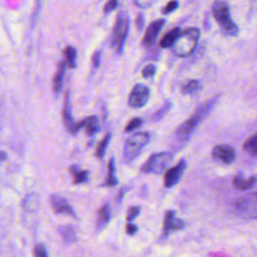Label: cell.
Here are the masks:
<instances>
[{
  "mask_svg": "<svg viewBox=\"0 0 257 257\" xmlns=\"http://www.w3.org/2000/svg\"><path fill=\"white\" fill-rule=\"evenodd\" d=\"M217 98L218 97L211 98L209 101L199 106L197 110L192 114V116L178 127L176 135L180 141L185 142L191 138L194 131L196 130L198 124L201 122V120L204 118V116L213 108V106L217 101Z\"/></svg>",
  "mask_w": 257,
  "mask_h": 257,
  "instance_id": "cell-1",
  "label": "cell"
},
{
  "mask_svg": "<svg viewBox=\"0 0 257 257\" xmlns=\"http://www.w3.org/2000/svg\"><path fill=\"white\" fill-rule=\"evenodd\" d=\"M60 235L66 242H73L75 240V232L70 226H63L59 228Z\"/></svg>",
  "mask_w": 257,
  "mask_h": 257,
  "instance_id": "cell-25",
  "label": "cell"
},
{
  "mask_svg": "<svg viewBox=\"0 0 257 257\" xmlns=\"http://www.w3.org/2000/svg\"><path fill=\"white\" fill-rule=\"evenodd\" d=\"M185 223L179 219L174 210H169L165 214L164 218V233L166 235L170 234L173 231H178L183 229Z\"/></svg>",
  "mask_w": 257,
  "mask_h": 257,
  "instance_id": "cell-12",
  "label": "cell"
},
{
  "mask_svg": "<svg viewBox=\"0 0 257 257\" xmlns=\"http://www.w3.org/2000/svg\"><path fill=\"white\" fill-rule=\"evenodd\" d=\"M64 63L69 68L75 67L76 64V50L72 46H66L63 50Z\"/></svg>",
  "mask_w": 257,
  "mask_h": 257,
  "instance_id": "cell-19",
  "label": "cell"
},
{
  "mask_svg": "<svg viewBox=\"0 0 257 257\" xmlns=\"http://www.w3.org/2000/svg\"><path fill=\"white\" fill-rule=\"evenodd\" d=\"M109 140H110V135L107 134L104 136V138L100 141V143L98 144L97 146V149L95 151V156L98 158V159H101L104 154H105V151H106V148L109 144Z\"/></svg>",
  "mask_w": 257,
  "mask_h": 257,
  "instance_id": "cell-24",
  "label": "cell"
},
{
  "mask_svg": "<svg viewBox=\"0 0 257 257\" xmlns=\"http://www.w3.org/2000/svg\"><path fill=\"white\" fill-rule=\"evenodd\" d=\"M150 140L151 135L147 132H140L131 136L123 147V160L126 163H131L136 160Z\"/></svg>",
  "mask_w": 257,
  "mask_h": 257,
  "instance_id": "cell-4",
  "label": "cell"
},
{
  "mask_svg": "<svg viewBox=\"0 0 257 257\" xmlns=\"http://www.w3.org/2000/svg\"><path fill=\"white\" fill-rule=\"evenodd\" d=\"M128 27L130 21L127 14L124 11H120L116 16L111 35V46L118 54H120L123 50L124 42L128 32Z\"/></svg>",
  "mask_w": 257,
  "mask_h": 257,
  "instance_id": "cell-5",
  "label": "cell"
},
{
  "mask_svg": "<svg viewBox=\"0 0 257 257\" xmlns=\"http://www.w3.org/2000/svg\"><path fill=\"white\" fill-rule=\"evenodd\" d=\"M157 0H134L136 6L142 9H148L152 7Z\"/></svg>",
  "mask_w": 257,
  "mask_h": 257,
  "instance_id": "cell-31",
  "label": "cell"
},
{
  "mask_svg": "<svg viewBox=\"0 0 257 257\" xmlns=\"http://www.w3.org/2000/svg\"><path fill=\"white\" fill-rule=\"evenodd\" d=\"M80 127H84L86 133L89 136H92L98 131V119L94 115H90L83 120H81L79 123H76V130L78 131Z\"/></svg>",
  "mask_w": 257,
  "mask_h": 257,
  "instance_id": "cell-14",
  "label": "cell"
},
{
  "mask_svg": "<svg viewBox=\"0 0 257 257\" xmlns=\"http://www.w3.org/2000/svg\"><path fill=\"white\" fill-rule=\"evenodd\" d=\"M110 220V207L108 204L103 205L97 213V219H96V228L97 231L102 230L106 224Z\"/></svg>",
  "mask_w": 257,
  "mask_h": 257,
  "instance_id": "cell-15",
  "label": "cell"
},
{
  "mask_svg": "<svg viewBox=\"0 0 257 257\" xmlns=\"http://www.w3.org/2000/svg\"><path fill=\"white\" fill-rule=\"evenodd\" d=\"M63 122L67 131L70 132V134H75L77 132L76 130V123L73 121L72 115H71V110H70V103H69V95L68 93L65 96V101L63 105Z\"/></svg>",
  "mask_w": 257,
  "mask_h": 257,
  "instance_id": "cell-13",
  "label": "cell"
},
{
  "mask_svg": "<svg viewBox=\"0 0 257 257\" xmlns=\"http://www.w3.org/2000/svg\"><path fill=\"white\" fill-rule=\"evenodd\" d=\"M179 6V2L177 0H171L170 2L167 3V5L163 8V13L165 14H169L174 12Z\"/></svg>",
  "mask_w": 257,
  "mask_h": 257,
  "instance_id": "cell-30",
  "label": "cell"
},
{
  "mask_svg": "<svg viewBox=\"0 0 257 257\" xmlns=\"http://www.w3.org/2000/svg\"><path fill=\"white\" fill-rule=\"evenodd\" d=\"M117 7V0H108L103 8V11L105 13H109L113 11Z\"/></svg>",
  "mask_w": 257,
  "mask_h": 257,
  "instance_id": "cell-33",
  "label": "cell"
},
{
  "mask_svg": "<svg viewBox=\"0 0 257 257\" xmlns=\"http://www.w3.org/2000/svg\"><path fill=\"white\" fill-rule=\"evenodd\" d=\"M212 157L224 164H232L235 161L236 153L235 150L228 145H219L214 147L212 150Z\"/></svg>",
  "mask_w": 257,
  "mask_h": 257,
  "instance_id": "cell-10",
  "label": "cell"
},
{
  "mask_svg": "<svg viewBox=\"0 0 257 257\" xmlns=\"http://www.w3.org/2000/svg\"><path fill=\"white\" fill-rule=\"evenodd\" d=\"M165 23H166V20L163 19V18H160V19L154 20L153 22H151L149 24V26H148L145 34H144L143 40H142L143 46L150 47L155 43L161 29L165 25Z\"/></svg>",
  "mask_w": 257,
  "mask_h": 257,
  "instance_id": "cell-9",
  "label": "cell"
},
{
  "mask_svg": "<svg viewBox=\"0 0 257 257\" xmlns=\"http://www.w3.org/2000/svg\"><path fill=\"white\" fill-rule=\"evenodd\" d=\"M70 173L73 177L74 184H82L88 180V172L85 170H80L75 166L70 168Z\"/></svg>",
  "mask_w": 257,
  "mask_h": 257,
  "instance_id": "cell-22",
  "label": "cell"
},
{
  "mask_svg": "<svg viewBox=\"0 0 257 257\" xmlns=\"http://www.w3.org/2000/svg\"><path fill=\"white\" fill-rule=\"evenodd\" d=\"M156 73V66L153 65V64H148L146 65L144 68H143V71H142V74L145 78H150V77H153Z\"/></svg>",
  "mask_w": 257,
  "mask_h": 257,
  "instance_id": "cell-29",
  "label": "cell"
},
{
  "mask_svg": "<svg viewBox=\"0 0 257 257\" xmlns=\"http://www.w3.org/2000/svg\"><path fill=\"white\" fill-rule=\"evenodd\" d=\"M180 32H181V29L179 27H175L172 30H170L169 32H167L165 34V36L162 38L161 42H160L161 47H163V48H172L174 43L176 42Z\"/></svg>",
  "mask_w": 257,
  "mask_h": 257,
  "instance_id": "cell-18",
  "label": "cell"
},
{
  "mask_svg": "<svg viewBox=\"0 0 257 257\" xmlns=\"http://www.w3.org/2000/svg\"><path fill=\"white\" fill-rule=\"evenodd\" d=\"M140 212H141L140 206L131 207V208L128 209L127 213H126V221H127L128 223L133 222V221L137 218V216L140 214Z\"/></svg>",
  "mask_w": 257,
  "mask_h": 257,
  "instance_id": "cell-28",
  "label": "cell"
},
{
  "mask_svg": "<svg viewBox=\"0 0 257 257\" xmlns=\"http://www.w3.org/2000/svg\"><path fill=\"white\" fill-rule=\"evenodd\" d=\"M100 58H101V53L100 51H95L92 55V65L94 68H97L100 64Z\"/></svg>",
  "mask_w": 257,
  "mask_h": 257,
  "instance_id": "cell-34",
  "label": "cell"
},
{
  "mask_svg": "<svg viewBox=\"0 0 257 257\" xmlns=\"http://www.w3.org/2000/svg\"><path fill=\"white\" fill-rule=\"evenodd\" d=\"M143 123V119L141 117H134L133 119H131L128 121V123L126 124L125 126V132L128 133V132H133L134 130L140 127Z\"/></svg>",
  "mask_w": 257,
  "mask_h": 257,
  "instance_id": "cell-27",
  "label": "cell"
},
{
  "mask_svg": "<svg viewBox=\"0 0 257 257\" xmlns=\"http://www.w3.org/2000/svg\"><path fill=\"white\" fill-rule=\"evenodd\" d=\"M170 106H171V104L169 103V102H167L166 104H164L162 107H161V109H159L153 116V119H160L161 117H163L164 115H165V113L169 110V108H170Z\"/></svg>",
  "mask_w": 257,
  "mask_h": 257,
  "instance_id": "cell-32",
  "label": "cell"
},
{
  "mask_svg": "<svg viewBox=\"0 0 257 257\" xmlns=\"http://www.w3.org/2000/svg\"><path fill=\"white\" fill-rule=\"evenodd\" d=\"M150 98V88L142 83H137L128 94V105L135 108L143 107Z\"/></svg>",
  "mask_w": 257,
  "mask_h": 257,
  "instance_id": "cell-7",
  "label": "cell"
},
{
  "mask_svg": "<svg viewBox=\"0 0 257 257\" xmlns=\"http://www.w3.org/2000/svg\"><path fill=\"white\" fill-rule=\"evenodd\" d=\"M243 149L252 156H257V134L251 136L243 145Z\"/></svg>",
  "mask_w": 257,
  "mask_h": 257,
  "instance_id": "cell-23",
  "label": "cell"
},
{
  "mask_svg": "<svg viewBox=\"0 0 257 257\" xmlns=\"http://www.w3.org/2000/svg\"><path fill=\"white\" fill-rule=\"evenodd\" d=\"M201 89V82L197 79L187 80L182 84V92L184 94H193Z\"/></svg>",
  "mask_w": 257,
  "mask_h": 257,
  "instance_id": "cell-21",
  "label": "cell"
},
{
  "mask_svg": "<svg viewBox=\"0 0 257 257\" xmlns=\"http://www.w3.org/2000/svg\"><path fill=\"white\" fill-rule=\"evenodd\" d=\"M50 207L56 214H64V215H70L75 217V213L72 209V207L69 205V203L60 195L52 194L49 198Z\"/></svg>",
  "mask_w": 257,
  "mask_h": 257,
  "instance_id": "cell-11",
  "label": "cell"
},
{
  "mask_svg": "<svg viewBox=\"0 0 257 257\" xmlns=\"http://www.w3.org/2000/svg\"><path fill=\"white\" fill-rule=\"evenodd\" d=\"M212 13L224 33L236 36L239 32L238 26L232 20L230 15V8L228 4L223 0H216L212 5Z\"/></svg>",
  "mask_w": 257,
  "mask_h": 257,
  "instance_id": "cell-3",
  "label": "cell"
},
{
  "mask_svg": "<svg viewBox=\"0 0 257 257\" xmlns=\"http://www.w3.org/2000/svg\"><path fill=\"white\" fill-rule=\"evenodd\" d=\"M173 160V155L169 152L156 153L152 155L142 166L141 171L150 174H162Z\"/></svg>",
  "mask_w": 257,
  "mask_h": 257,
  "instance_id": "cell-6",
  "label": "cell"
},
{
  "mask_svg": "<svg viewBox=\"0 0 257 257\" xmlns=\"http://www.w3.org/2000/svg\"><path fill=\"white\" fill-rule=\"evenodd\" d=\"M125 231L128 235H135L138 232V226L132 223H127L125 226Z\"/></svg>",
  "mask_w": 257,
  "mask_h": 257,
  "instance_id": "cell-35",
  "label": "cell"
},
{
  "mask_svg": "<svg viewBox=\"0 0 257 257\" xmlns=\"http://www.w3.org/2000/svg\"><path fill=\"white\" fill-rule=\"evenodd\" d=\"M186 168H187L186 161L181 160L175 167L168 170L165 173V177H164L165 187L171 188V187L176 186L179 183V181L181 180Z\"/></svg>",
  "mask_w": 257,
  "mask_h": 257,
  "instance_id": "cell-8",
  "label": "cell"
},
{
  "mask_svg": "<svg viewBox=\"0 0 257 257\" xmlns=\"http://www.w3.org/2000/svg\"><path fill=\"white\" fill-rule=\"evenodd\" d=\"M6 158H7L6 153H4V152H1V151H0V164H1L3 161H5V160H6Z\"/></svg>",
  "mask_w": 257,
  "mask_h": 257,
  "instance_id": "cell-38",
  "label": "cell"
},
{
  "mask_svg": "<svg viewBox=\"0 0 257 257\" xmlns=\"http://www.w3.org/2000/svg\"><path fill=\"white\" fill-rule=\"evenodd\" d=\"M65 63L64 61H61L58 64V68L57 71L54 75L53 78V82H52V88H53V92L54 93H59L61 86H62V82H63V77L65 74Z\"/></svg>",
  "mask_w": 257,
  "mask_h": 257,
  "instance_id": "cell-17",
  "label": "cell"
},
{
  "mask_svg": "<svg viewBox=\"0 0 257 257\" xmlns=\"http://www.w3.org/2000/svg\"><path fill=\"white\" fill-rule=\"evenodd\" d=\"M253 212H254V216L257 218V195L255 197V201H254V205H253Z\"/></svg>",
  "mask_w": 257,
  "mask_h": 257,
  "instance_id": "cell-37",
  "label": "cell"
},
{
  "mask_svg": "<svg viewBox=\"0 0 257 257\" xmlns=\"http://www.w3.org/2000/svg\"><path fill=\"white\" fill-rule=\"evenodd\" d=\"M143 25H144V16L142 14H140L137 18V26L139 29H142Z\"/></svg>",
  "mask_w": 257,
  "mask_h": 257,
  "instance_id": "cell-36",
  "label": "cell"
},
{
  "mask_svg": "<svg viewBox=\"0 0 257 257\" xmlns=\"http://www.w3.org/2000/svg\"><path fill=\"white\" fill-rule=\"evenodd\" d=\"M33 255L34 257H48V252L43 244L38 243L33 249Z\"/></svg>",
  "mask_w": 257,
  "mask_h": 257,
  "instance_id": "cell-26",
  "label": "cell"
},
{
  "mask_svg": "<svg viewBox=\"0 0 257 257\" xmlns=\"http://www.w3.org/2000/svg\"><path fill=\"white\" fill-rule=\"evenodd\" d=\"M200 38V30L196 27L181 30L176 42L173 45V51L177 56L187 57L194 52Z\"/></svg>",
  "mask_w": 257,
  "mask_h": 257,
  "instance_id": "cell-2",
  "label": "cell"
},
{
  "mask_svg": "<svg viewBox=\"0 0 257 257\" xmlns=\"http://www.w3.org/2000/svg\"><path fill=\"white\" fill-rule=\"evenodd\" d=\"M233 186L239 190V191H246L251 189L255 183H256V178L255 177H250L248 179H244L242 176L237 175L233 178L232 180Z\"/></svg>",
  "mask_w": 257,
  "mask_h": 257,
  "instance_id": "cell-16",
  "label": "cell"
},
{
  "mask_svg": "<svg viewBox=\"0 0 257 257\" xmlns=\"http://www.w3.org/2000/svg\"><path fill=\"white\" fill-rule=\"evenodd\" d=\"M117 184V179L115 177V167H114V160L111 158L107 165V176L105 179L104 185L107 187H113Z\"/></svg>",
  "mask_w": 257,
  "mask_h": 257,
  "instance_id": "cell-20",
  "label": "cell"
}]
</instances>
